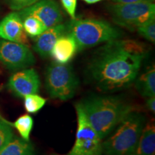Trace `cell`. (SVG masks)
I'll return each instance as SVG.
<instances>
[{"mask_svg":"<svg viewBox=\"0 0 155 155\" xmlns=\"http://www.w3.org/2000/svg\"><path fill=\"white\" fill-rule=\"evenodd\" d=\"M65 33L66 25L59 24L48 28L35 40L34 50L42 58L49 57L58 39Z\"/></svg>","mask_w":155,"mask_h":155,"instance_id":"7c38bea8","label":"cell"},{"mask_svg":"<svg viewBox=\"0 0 155 155\" xmlns=\"http://www.w3.org/2000/svg\"><path fill=\"white\" fill-rule=\"evenodd\" d=\"M141 36L149 41L154 43L155 42V22L154 19L144 23L137 29Z\"/></svg>","mask_w":155,"mask_h":155,"instance_id":"44dd1931","label":"cell"},{"mask_svg":"<svg viewBox=\"0 0 155 155\" xmlns=\"http://www.w3.org/2000/svg\"><path fill=\"white\" fill-rule=\"evenodd\" d=\"M22 19L23 28L27 35L30 38H37L47 30L43 23L39 19L32 16H25L21 17Z\"/></svg>","mask_w":155,"mask_h":155,"instance_id":"e0dca14e","label":"cell"},{"mask_svg":"<svg viewBox=\"0 0 155 155\" xmlns=\"http://www.w3.org/2000/svg\"><path fill=\"white\" fill-rule=\"evenodd\" d=\"M62 5L73 19H76L75 11L77 7V0H61Z\"/></svg>","mask_w":155,"mask_h":155,"instance_id":"603a6c76","label":"cell"},{"mask_svg":"<svg viewBox=\"0 0 155 155\" xmlns=\"http://www.w3.org/2000/svg\"><path fill=\"white\" fill-rule=\"evenodd\" d=\"M33 119L28 114L19 116L12 126L21 135L22 139L26 141H30V135L33 127Z\"/></svg>","mask_w":155,"mask_h":155,"instance_id":"ac0fdd59","label":"cell"},{"mask_svg":"<svg viewBox=\"0 0 155 155\" xmlns=\"http://www.w3.org/2000/svg\"><path fill=\"white\" fill-rule=\"evenodd\" d=\"M8 86L14 94L20 98L39 92L40 80L38 73L33 68L24 69L12 75Z\"/></svg>","mask_w":155,"mask_h":155,"instance_id":"30bf717a","label":"cell"},{"mask_svg":"<svg viewBox=\"0 0 155 155\" xmlns=\"http://www.w3.org/2000/svg\"><path fill=\"white\" fill-rule=\"evenodd\" d=\"M0 61L7 68L20 70L34 65L35 58L26 45L0 40Z\"/></svg>","mask_w":155,"mask_h":155,"instance_id":"ba28073f","label":"cell"},{"mask_svg":"<svg viewBox=\"0 0 155 155\" xmlns=\"http://www.w3.org/2000/svg\"><path fill=\"white\" fill-rule=\"evenodd\" d=\"M40 0H7L9 7L13 11H19L30 7Z\"/></svg>","mask_w":155,"mask_h":155,"instance_id":"7402d4cb","label":"cell"},{"mask_svg":"<svg viewBox=\"0 0 155 155\" xmlns=\"http://www.w3.org/2000/svg\"><path fill=\"white\" fill-rule=\"evenodd\" d=\"M14 137L11 124L0 116V150Z\"/></svg>","mask_w":155,"mask_h":155,"instance_id":"ffe728a7","label":"cell"},{"mask_svg":"<svg viewBox=\"0 0 155 155\" xmlns=\"http://www.w3.org/2000/svg\"><path fill=\"white\" fill-rule=\"evenodd\" d=\"M144 46L133 40L107 42L94 52L87 68L90 80L104 92L130 87L146 56Z\"/></svg>","mask_w":155,"mask_h":155,"instance_id":"6da1fadb","label":"cell"},{"mask_svg":"<svg viewBox=\"0 0 155 155\" xmlns=\"http://www.w3.org/2000/svg\"><path fill=\"white\" fill-rule=\"evenodd\" d=\"M0 38L26 45L28 44L22 19L19 13L12 12L0 21Z\"/></svg>","mask_w":155,"mask_h":155,"instance_id":"8fae6325","label":"cell"},{"mask_svg":"<svg viewBox=\"0 0 155 155\" xmlns=\"http://www.w3.org/2000/svg\"><path fill=\"white\" fill-rule=\"evenodd\" d=\"M114 1L118 2V3H121V4H129V3L139 2H144V1L152 2V0H114Z\"/></svg>","mask_w":155,"mask_h":155,"instance_id":"d4e9b609","label":"cell"},{"mask_svg":"<svg viewBox=\"0 0 155 155\" xmlns=\"http://www.w3.org/2000/svg\"><path fill=\"white\" fill-rule=\"evenodd\" d=\"M66 33L74 38L78 50L118 40L122 35L110 23L96 19H72L66 25Z\"/></svg>","mask_w":155,"mask_h":155,"instance_id":"277c9868","label":"cell"},{"mask_svg":"<svg viewBox=\"0 0 155 155\" xmlns=\"http://www.w3.org/2000/svg\"><path fill=\"white\" fill-rule=\"evenodd\" d=\"M78 129L75 141L67 155H102V139L100 138L79 104L75 105Z\"/></svg>","mask_w":155,"mask_h":155,"instance_id":"52a82bcc","label":"cell"},{"mask_svg":"<svg viewBox=\"0 0 155 155\" xmlns=\"http://www.w3.org/2000/svg\"><path fill=\"white\" fill-rule=\"evenodd\" d=\"M146 122L142 114L129 112L113 131L102 141L104 155H131L138 142Z\"/></svg>","mask_w":155,"mask_h":155,"instance_id":"3957f363","label":"cell"},{"mask_svg":"<svg viewBox=\"0 0 155 155\" xmlns=\"http://www.w3.org/2000/svg\"><path fill=\"white\" fill-rule=\"evenodd\" d=\"M19 15L21 17L32 16L50 28L61 24L63 17L59 5L53 0H40L30 7L22 9Z\"/></svg>","mask_w":155,"mask_h":155,"instance_id":"9c48e42d","label":"cell"},{"mask_svg":"<svg viewBox=\"0 0 155 155\" xmlns=\"http://www.w3.org/2000/svg\"><path fill=\"white\" fill-rule=\"evenodd\" d=\"M83 1H84L85 2L88 4H95L98 2L103 1V0H83Z\"/></svg>","mask_w":155,"mask_h":155,"instance_id":"484cf974","label":"cell"},{"mask_svg":"<svg viewBox=\"0 0 155 155\" xmlns=\"http://www.w3.org/2000/svg\"><path fill=\"white\" fill-rule=\"evenodd\" d=\"M45 83L51 98L68 101L74 96L79 82L71 65L54 62L46 70Z\"/></svg>","mask_w":155,"mask_h":155,"instance_id":"5b68a950","label":"cell"},{"mask_svg":"<svg viewBox=\"0 0 155 155\" xmlns=\"http://www.w3.org/2000/svg\"><path fill=\"white\" fill-rule=\"evenodd\" d=\"M108 10L116 24L131 31L154 19L155 16L154 4L149 1L114 4L109 6Z\"/></svg>","mask_w":155,"mask_h":155,"instance_id":"8992f818","label":"cell"},{"mask_svg":"<svg viewBox=\"0 0 155 155\" xmlns=\"http://www.w3.org/2000/svg\"><path fill=\"white\" fill-rule=\"evenodd\" d=\"M135 87L141 96L145 98L155 96V69L151 66L136 79Z\"/></svg>","mask_w":155,"mask_h":155,"instance_id":"2e32d148","label":"cell"},{"mask_svg":"<svg viewBox=\"0 0 155 155\" xmlns=\"http://www.w3.org/2000/svg\"><path fill=\"white\" fill-rule=\"evenodd\" d=\"M47 100L39 95L30 94L24 97L25 108L28 113L36 114L45 105Z\"/></svg>","mask_w":155,"mask_h":155,"instance_id":"d6986e66","label":"cell"},{"mask_svg":"<svg viewBox=\"0 0 155 155\" xmlns=\"http://www.w3.org/2000/svg\"><path fill=\"white\" fill-rule=\"evenodd\" d=\"M78 51L77 43L74 38L65 33L60 37L54 45L51 55L56 63L68 64Z\"/></svg>","mask_w":155,"mask_h":155,"instance_id":"4fadbf2b","label":"cell"},{"mask_svg":"<svg viewBox=\"0 0 155 155\" xmlns=\"http://www.w3.org/2000/svg\"><path fill=\"white\" fill-rule=\"evenodd\" d=\"M0 89H1V88H0Z\"/></svg>","mask_w":155,"mask_h":155,"instance_id":"83f0119b","label":"cell"},{"mask_svg":"<svg viewBox=\"0 0 155 155\" xmlns=\"http://www.w3.org/2000/svg\"><path fill=\"white\" fill-rule=\"evenodd\" d=\"M78 104L102 140L133 110L130 104L123 98L112 95L91 96Z\"/></svg>","mask_w":155,"mask_h":155,"instance_id":"7a4b0ae2","label":"cell"},{"mask_svg":"<svg viewBox=\"0 0 155 155\" xmlns=\"http://www.w3.org/2000/svg\"><path fill=\"white\" fill-rule=\"evenodd\" d=\"M0 155H35V151L30 141L14 136L0 150Z\"/></svg>","mask_w":155,"mask_h":155,"instance_id":"9a60e30c","label":"cell"},{"mask_svg":"<svg viewBox=\"0 0 155 155\" xmlns=\"http://www.w3.org/2000/svg\"><path fill=\"white\" fill-rule=\"evenodd\" d=\"M147 107L154 114L155 112V97L152 96L147 98L146 101Z\"/></svg>","mask_w":155,"mask_h":155,"instance_id":"cb8c5ba5","label":"cell"},{"mask_svg":"<svg viewBox=\"0 0 155 155\" xmlns=\"http://www.w3.org/2000/svg\"><path fill=\"white\" fill-rule=\"evenodd\" d=\"M53 155H57V154H53Z\"/></svg>","mask_w":155,"mask_h":155,"instance_id":"4316f807","label":"cell"},{"mask_svg":"<svg viewBox=\"0 0 155 155\" xmlns=\"http://www.w3.org/2000/svg\"><path fill=\"white\" fill-rule=\"evenodd\" d=\"M155 127L152 123L145 124L142 133L131 155H154Z\"/></svg>","mask_w":155,"mask_h":155,"instance_id":"5bb4252c","label":"cell"}]
</instances>
